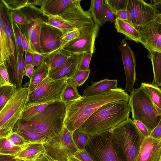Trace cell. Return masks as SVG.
<instances>
[{
    "instance_id": "4dcf8cb0",
    "label": "cell",
    "mask_w": 161,
    "mask_h": 161,
    "mask_svg": "<svg viewBox=\"0 0 161 161\" xmlns=\"http://www.w3.org/2000/svg\"><path fill=\"white\" fill-rule=\"evenodd\" d=\"M23 147L15 145L7 138H0V154L16 157Z\"/></svg>"
},
{
    "instance_id": "7bdbcfd3",
    "label": "cell",
    "mask_w": 161,
    "mask_h": 161,
    "mask_svg": "<svg viewBox=\"0 0 161 161\" xmlns=\"http://www.w3.org/2000/svg\"><path fill=\"white\" fill-rule=\"evenodd\" d=\"M92 54L90 53L83 54L78 68L79 70L86 71L90 70L89 65Z\"/></svg>"
},
{
    "instance_id": "3957f363",
    "label": "cell",
    "mask_w": 161,
    "mask_h": 161,
    "mask_svg": "<svg viewBox=\"0 0 161 161\" xmlns=\"http://www.w3.org/2000/svg\"><path fill=\"white\" fill-rule=\"evenodd\" d=\"M66 105L62 101L51 103L27 121H18L27 124L48 138L58 136L64 125Z\"/></svg>"
},
{
    "instance_id": "d6a6232c",
    "label": "cell",
    "mask_w": 161,
    "mask_h": 161,
    "mask_svg": "<svg viewBox=\"0 0 161 161\" xmlns=\"http://www.w3.org/2000/svg\"><path fill=\"white\" fill-rule=\"evenodd\" d=\"M72 137L75 144L80 150L85 149L90 138L88 134L78 128L72 132Z\"/></svg>"
},
{
    "instance_id": "484cf974",
    "label": "cell",
    "mask_w": 161,
    "mask_h": 161,
    "mask_svg": "<svg viewBox=\"0 0 161 161\" xmlns=\"http://www.w3.org/2000/svg\"><path fill=\"white\" fill-rule=\"evenodd\" d=\"M71 55L60 48L47 55L45 61L51 69L61 65Z\"/></svg>"
},
{
    "instance_id": "5bb4252c",
    "label": "cell",
    "mask_w": 161,
    "mask_h": 161,
    "mask_svg": "<svg viewBox=\"0 0 161 161\" xmlns=\"http://www.w3.org/2000/svg\"><path fill=\"white\" fill-rule=\"evenodd\" d=\"M63 33L58 29L46 22L42 25L40 32L39 45L41 53L47 56L61 48Z\"/></svg>"
},
{
    "instance_id": "f35d334b",
    "label": "cell",
    "mask_w": 161,
    "mask_h": 161,
    "mask_svg": "<svg viewBox=\"0 0 161 161\" xmlns=\"http://www.w3.org/2000/svg\"><path fill=\"white\" fill-rule=\"evenodd\" d=\"M83 28L75 30L64 33L61 38V48L67 43L79 37Z\"/></svg>"
},
{
    "instance_id": "11a10c76",
    "label": "cell",
    "mask_w": 161,
    "mask_h": 161,
    "mask_svg": "<svg viewBox=\"0 0 161 161\" xmlns=\"http://www.w3.org/2000/svg\"><path fill=\"white\" fill-rule=\"evenodd\" d=\"M33 62V55L31 50L25 51V65L32 64Z\"/></svg>"
},
{
    "instance_id": "30bf717a",
    "label": "cell",
    "mask_w": 161,
    "mask_h": 161,
    "mask_svg": "<svg viewBox=\"0 0 161 161\" xmlns=\"http://www.w3.org/2000/svg\"><path fill=\"white\" fill-rule=\"evenodd\" d=\"M46 153L58 161H68L69 156L79 149L72 137V132L64 125L57 136L48 138L43 143Z\"/></svg>"
},
{
    "instance_id": "4316f807",
    "label": "cell",
    "mask_w": 161,
    "mask_h": 161,
    "mask_svg": "<svg viewBox=\"0 0 161 161\" xmlns=\"http://www.w3.org/2000/svg\"><path fill=\"white\" fill-rule=\"evenodd\" d=\"M77 87L72 78H68L62 94L61 101L64 103L66 105L81 97L78 92Z\"/></svg>"
},
{
    "instance_id": "f907efd6",
    "label": "cell",
    "mask_w": 161,
    "mask_h": 161,
    "mask_svg": "<svg viewBox=\"0 0 161 161\" xmlns=\"http://www.w3.org/2000/svg\"><path fill=\"white\" fill-rule=\"evenodd\" d=\"M34 67L32 64L27 65L25 67L24 75L28 77L30 80L31 79L35 72Z\"/></svg>"
},
{
    "instance_id": "680465c9",
    "label": "cell",
    "mask_w": 161,
    "mask_h": 161,
    "mask_svg": "<svg viewBox=\"0 0 161 161\" xmlns=\"http://www.w3.org/2000/svg\"></svg>"
},
{
    "instance_id": "9f6ffc18",
    "label": "cell",
    "mask_w": 161,
    "mask_h": 161,
    "mask_svg": "<svg viewBox=\"0 0 161 161\" xmlns=\"http://www.w3.org/2000/svg\"><path fill=\"white\" fill-rule=\"evenodd\" d=\"M36 161H58L56 160H54L49 156H48L46 153H45L41 157L37 159Z\"/></svg>"
},
{
    "instance_id": "f5cc1de1",
    "label": "cell",
    "mask_w": 161,
    "mask_h": 161,
    "mask_svg": "<svg viewBox=\"0 0 161 161\" xmlns=\"http://www.w3.org/2000/svg\"><path fill=\"white\" fill-rule=\"evenodd\" d=\"M0 161H25L24 160L9 155L0 154Z\"/></svg>"
},
{
    "instance_id": "e0dca14e",
    "label": "cell",
    "mask_w": 161,
    "mask_h": 161,
    "mask_svg": "<svg viewBox=\"0 0 161 161\" xmlns=\"http://www.w3.org/2000/svg\"><path fill=\"white\" fill-rule=\"evenodd\" d=\"M161 139L149 136L143 141L135 161H160Z\"/></svg>"
},
{
    "instance_id": "bcb514c9",
    "label": "cell",
    "mask_w": 161,
    "mask_h": 161,
    "mask_svg": "<svg viewBox=\"0 0 161 161\" xmlns=\"http://www.w3.org/2000/svg\"><path fill=\"white\" fill-rule=\"evenodd\" d=\"M133 121L143 137L146 138L149 136L151 132L143 124L139 121L135 120L133 119Z\"/></svg>"
},
{
    "instance_id": "d590c367",
    "label": "cell",
    "mask_w": 161,
    "mask_h": 161,
    "mask_svg": "<svg viewBox=\"0 0 161 161\" xmlns=\"http://www.w3.org/2000/svg\"><path fill=\"white\" fill-rule=\"evenodd\" d=\"M128 0H105L104 3L115 13L126 9Z\"/></svg>"
},
{
    "instance_id": "ee69618b",
    "label": "cell",
    "mask_w": 161,
    "mask_h": 161,
    "mask_svg": "<svg viewBox=\"0 0 161 161\" xmlns=\"http://www.w3.org/2000/svg\"><path fill=\"white\" fill-rule=\"evenodd\" d=\"M9 14L13 21L18 25H21L24 24L25 21V17L19 10L10 11Z\"/></svg>"
},
{
    "instance_id": "d4e9b609",
    "label": "cell",
    "mask_w": 161,
    "mask_h": 161,
    "mask_svg": "<svg viewBox=\"0 0 161 161\" xmlns=\"http://www.w3.org/2000/svg\"><path fill=\"white\" fill-rule=\"evenodd\" d=\"M148 57L152 64L154 78L152 84L161 86V53L152 50L148 51Z\"/></svg>"
},
{
    "instance_id": "8fae6325",
    "label": "cell",
    "mask_w": 161,
    "mask_h": 161,
    "mask_svg": "<svg viewBox=\"0 0 161 161\" xmlns=\"http://www.w3.org/2000/svg\"><path fill=\"white\" fill-rule=\"evenodd\" d=\"M0 4V19L2 22L8 47L10 54L9 61L5 64L8 73L10 82L17 85L20 82L18 65V53L15 37L9 16L8 18Z\"/></svg>"
},
{
    "instance_id": "ba28073f",
    "label": "cell",
    "mask_w": 161,
    "mask_h": 161,
    "mask_svg": "<svg viewBox=\"0 0 161 161\" xmlns=\"http://www.w3.org/2000/svg\"><path fill=\"white\" fill-rule=\"evenodd\" d=\"M29 91L27 87L17 88L11 98L0 110V128L13 132L25 107Z\"/></svg>"
},
{
    "instance_id": "816d5d0a",
    "label": "cell",
    "mask_w": 161,
    "mask_h": 161,
    "mask_svg": "<svg viewBox=\"0 0 161 161\" xmlns=\"http://www.w3.org/2000/svg\"><path fill=\"white\" fill-rule=\"evenodd\" d=\"M153 2V5L158 12V15L156 19L161 23V0H154L152 1Z\"/></svg>"
},
{
    "instance_id": "b9f144b4",
    "label": "cell",
    "mask_w": 161,
    "mask_h": 161,
    "mask_svg": "<svg viewBox=\"0 0 161 161\" xmlns=\"http://www.w3.org/2000/svg\"><path fill=\"white\" fill-rule=\"evenodd\" d=\"M15 145L24 147L28 143L16 131H13L6 137Z\"/></svg>"
},
{
    "instance_id": "f1b7e54d",
    "label": "cell",
    "mask_w": 161,
    "mask_h": 161,
    "mask_svg": "<svg viewBox=\"0 0 161 161\" xmlns=\"http://www.w3.org/2000/svg\"><path fill=\"white\" fill-rule=\"evenodd\" d=\"M104 0H92L88 9L91 14L95 24L103 26L105 24L103 12V6Z\"/></svg>"
},
{
    "instance_id": "8d00e7d4",
    "label": "cell",
    "mask_w": 161,
    "mask_h": 161,
    "mask_svg": "<svg viewBox=\"0 0 161 161\" xmlns=\"http://www.w3.org/2000/svg\"><path fill=\"white\" fill-rule=\"evenodd\" d=\"M15 38L18 53L23 56L24 51L22 44L20 30L19 25L13 21L10 17L9 13L8 14Z\"/></svg>"
},
{
    "instance_id": "83f0119b",
    "label": "cell",
    "mask_w": 161,
    "mask_h": 161,
    "mask_svg": "<svg viewBox=\"0 0 161 161\" xmlns=\"http://www.w3.org/2000/svg\"><path fill=\"white\" fill-rule=\"evenodd\" d=\"M140 88L147 95L153 103L161 110V89L146 83H142Z\"/></svg>"
},
{
    "instance_id": "836d02e7",
    "label": "cell",
    "mask_w": 161,
    "mask_h": 161,
    "mask_svg": "<svg viewBox=\"0 0 161 161\" xmlns=\"http://www.w3.org/2000/svg\"><path fill=\"white\" fill-rule=\"evenodd\" d=\"M17 89L14 85L0 86V110L14 94Z\"/></svg>"
},
{
    "instance_id": "e575fe53",
    "label": "cell",
    "mask_w": 161,
    "mask_h": 161,
    "mask_svg": "<svg viewBox=\"0 0 161 161\" xmlns=\"http://www.w3.org/2000/svg\"><path fill=\"white\" fill-rule=\"evenodd\" d=\"M52 103L25 107L20 119L22 121H27L32 118L38 113L43 110L47 106Z\"/></svg>"
},
{
    "instance_id": "ffe728a7",
    "label": "cell",
    "mask_w": 161,
    "mask_h": 161,
    "mask_svg": "<svg viewBox=\"0 0 161 161\" xmlns=\"http://www.w3.org/2000/svg\"><path fill=\"white\" fill-rule=\"evenodd\" d=\"M45 153L43 143H28L15 157L25 161H36Z\"/></svg>"
},
{
    "instance_id": "cb8c5ba5",
    "label": "cell",
    "mask_w": 161,
    "mask_h": 161,
    "mask_svg": "<svg viewBox=\"0 0 161 161\" xmlns=\"http://www.w3.org/2000/svg\"><path fill=\"white\" fill-rule=\"evenodd\" d=\"M50 68L45 61L40 66L36 68L33 77L29 82L26 84L29 91L31 93L36 87L48 76Z\"/></svg>"
},
{
    "instance_id": "603a6c76",
    "label": "cell",
    "mask_w": 161,
    "mask_h": 161,
    "mask_svg": "<svg viewBox=\"0 0 161 161\" xmlns=\"http://www.w3.org/2000/svg\"><path fill=\"white\" fill-rule=\"evenodd\" d=\"M114 24L118 33L124 34L130 40L140 42L141 38L140 32L133 25L118 17Z\"/></svg>"
},
{
    "instance_id": "ab89813d",
    "label": "cell",
    "mask_w": 161,
    "mask_h": 161,
    "mask_svg": "<svg viewBox=\"0 0 161 161\" xmlns=\"http://www.w3.org/2000/svg\"><path fill=\"white\" fill-rule=\"evenodd\" d=\"M0 86L14 85L10 82L9 75L5 63L0 64Z\"/></svg>"
},
{
    "instance_id": "6da1fadb",
    "label": "cell",
    "mask_w": 161,
    "mask_h": 161,
    "mask_svg": "<svg viewBox=\"0 0 161 161\" xmlns=\"http://www.w3.org/2000/svg\"><path fill=\"white\" fill-rule=\"evenodd\" d=\"M130 96L121 87L97 94L80 97L66 104L64 125L71 132L79 128L83 122L101 107L120 101L128 102Z\"/></svg>"
},
{
    "instance_id": "7c38bea8",
    "label": "cell",
    "mask_w": 161,
    "mask_h": 161,
    "mask_svg": "<svg viewBox=\"0 0 161 161\" xmlns=\"http://www.w3.org/2000/svg\"><path fill=\"white\" fill-rule=\"evenodd\" d=\"M101 26L94 25L83 28L78 38L65 44L62 48L71 54H81L95 52V41Z\"/></svg>"
},
{
    "instance_id": "2e32d148",
    "label": "cell",
    "mask_w": 161,
    "mask_h": 161,
    "mask_svg": "<svg viewBox=\"0 0 161 161\" xmlns=\"http://www.w3.org/2000/svg\"><path fill=\"white\" fill-rule=\"evenodd\" d=\"M141 38L140 42L148 51L161 53V23L156 19L143 28L139 29Z\"/></svg>"
},
{
    "instance_id": "52a82bcc",
    "label": "cell",
    "mask_w": 161,
    "mask_h": 161,
    "mask_svg": "<svg viewBox=\"0 0 161 161\" xmlns=\"http://www.w3.org/2000/svg\"><path fill=\"white\" fill-rule=\"evenodd\" d=\"M19 10L24 15V24L19 25L20 30L26 36L29 42L30 50L41 53L39 39L42 25L47 22L48 17L39 8L34 5L24 7Z\"/></svg>"
},
{
    "instance_id": "7a4b0ae2",
    "label": "cell",
    "mask_w": 161,
    "mask_h": 161,
    "mask_svg": "<svg viewBox=\"0 0 161 161\" xmlns=\"http://www.w3.org/2000/svg\"><path fill=\"white\" fill-rule=\"evenodd\" d=\"M128 102L120 101L101 107L89 116L78 129L92 136L109 132L129 118Z\"/></svg>"
},
{
    "instance_id": "4fadbf2b",
    "label": "cell",
    "mask_w": 161,
    "mask_h": 161,
    "mask_svg": "<svg viewBox=\"0 0 161 161\" xmlns=\"http://www.w3.org/2000/svg\"><path fill=\"white\" fill-rule=\"evenodd\" d=\"M126 9L130 13L133 25L138 30L154 21L158 15L152 3L142 0H128Z\"/></svg>"
},
{
    "instance_id": "f546056e",
    "label": "cell",
    "mask_w": 161,
    "mask_h": 161,
    "mask_svg": "<svg viewBox=\"0 0 161 161\" xmlns=\"http://www.w3.org/2000/svg\"><path fill=\"white\" fill-rule=\"evenodd\" d=\"M42 0H1V2L8 11L19 10L29 5L40 6Z\"/></svg>"
},
{
    "instance_id": "1f68e13d",
    "label": "cell",
    "mask_w": 161,
    "mask_h": 161,
    "mask_svg": "<svg viewBox=\"0 0 161 161\" xmlns=\"http://www.w3.org/2000/svg\"><path fill=\"white\" fill-rule=\"evenodd\" d=\"M0 64L3 63H5L6 64L9 60L10 54L4 31L3 24L1 19H0Z\"/></svg>"
},
{
    "instance_id": "db71d44e",
    "label": "cell",
    "mask_w": 161,
    "mask_h": 161,
    "mask_svg": "<svg viewBox=\"0 0 161 161\" xmlns=\"http://www.w3.org/2000/svg\"><path fill=\"white\" fill-rule=\"evenodd\" d=\"M20 34L21 36L22 44L24 51L25 52L27 51L30 50L29 43L26 36L20 30Z\"/></svg>"
},
{
    "instance_id": "7402d4cb",
    "label": "cell",
    "mask_w": 161,
    "mask_h": 161,
    "mask_svg": "<svg viewBox=\"0 0 161 161\" xmlns=\"http://www.w3.org/2000/svg\"><path fill=\"white\" fill-rule=\"evenodd\" d=\"M118 80L106 79L95 82L91 81V85L83 91L82 96H92L117 88Z\"/></svg>"
},
{
    "instance_id": "277c9868",
    "label": "cell",
    "mask_w": 161,
    "mask_h": 161,
    "mask_svg": "<svg viewBox=\"0 0 161 161\" xmlns=\"http://www.w3.org/2000/svg\"><path fill=\"white\" fill-rule=\"evenodd\" d=\"M128 103L133 120L142 123L151 132L161 119V110L140 87L130 92Z\"/></svg>"
},
{
    "instance_id": "44dd1931",
    "label": "cell",
    "mask_w": 161,
    "mask_h": 161,
    "mask_svg": "<svg viewBox=\"0 0 161 161\" xmlns=\"http://www.w3.org/2000/svg\"><path fill=\"white\" fill-rule=\"evenodd\" d=\"M76 0H42L40 9L46 16L59 14Z\"/></svg>"
},
{
    "instance_id": "c3c4849f",
    "label": "cell",
    "mask_w": 161,
    "mask_h": 161,
    "mask_svg": "<svg viewBox=\"0 0 161 161\" xmlns=\"http://www.w3.org/2000/svg\"><path fill=\"white\" fill-rule=\"evenodd\" d=\"M117 17L133 25L130 15L127 10H123L115 13Z\"/></svg>"
},
{
    "instance_id": "ac0fdd59",
    "label": "cell",
    "mask_w": 161,
    "mask_h": 161,
    "mask_svg": "<svg viewBox=\"0 0 161 161\" xmlns=\"http://www.w3.org/2000/svg\"><path fill=\"white\" fill-rule=\"evenodd\" d=\"M83 54L71 55L61 65L50 69L48 77L53 80L72 78L78 69Z\"/></svg>"
},
{
    "instance_id": "6f0895ef",
    "label": "cell",
    "mask_w": 161,
    "mask_h": 161,
    "mask_svg": "<svg viewBox=\"0 0 161 161\" xmlns=\"http://www.w3.org/2000/svg\"><path fill=\"white\" fill-rule=\"evenodd\" d=\"M68 161H81L73 155L69 156Z\"/></svg>"
},
{
    "instance_id": "5b68a950",
    "label": "cell",
    "mask_w": 161,
    "mask_h": 161,
    "mask_svg": "<svg viewBox=\"0 0 161 161\" xmlns=\"http://www.w3.org/2000/svg\"><path fill=\"white\" fill-rule=\"evenodd\" d=\"M123 151L127 161H135L143 140L133 120L130 118L109 131Z\"/></svg>"
},
{
    "instance_id": "681fc988",
    "label": "cell",
    "mask_w": 161,
    "mask_h": 161,
    "mask_svg": "<svg viewBox=\"0 0 161 161\" xmlns=\"http://www.w3.org/2000/svg\"><path fill=\"white\" fill-rule=\"evenodd\" d=\"M149 136L156 139H161V119L158 125L151 132Z\"/></svg>"
},
{
    "instance_id": "8992f818",
    "label": "cell",
    "mask_w": 161,
    "mask_h": 161,
    "mask_svg": "<svg viewBox=\"0 0 161 161\" xmlns=\"http://www.w3.org/2000/svg\"><path fill=\"white\" fill-rule=\"evenodd\" d=\"M85 149L95 161H127L109 131L90 136Z\"/></svg>"
},
{
    "instance_id": "7dc6e473",
    "label": "cell",
    "mask_w": 161,
    "mask_h": 161,
    "mask_svg": "<svg viewBox=\"0 0 161 161\" xmlns=\"http://www.w3.org/2000/svg\"><path fill=\"white\" fill-rule=\"evenodd\" d=\"M33 64L36 67L41 65L45 61L47 56L39 53L33 52Z\"/></svg>"
},
{
    "instance_id": "d6986e66",
    "label": "cell",
    "mask_w": 161,
    "mask_h": 161,
    "mask_svg": "<svg viewBox=\"0 0 161 161\" xmlns=\"http://www.w3.org/2000/svg\"><path fill=\"white\" fill-rule=\"evenodd\" d=\"M28 143H43L48 137L31 126L18 121L13 129Z\"/></svg>"
},
{
    "instance_id": "9c48e42d",
    "label": "cell",
    "mask_w": 161,
    "mask_h": 161,
    "mask_svg": "<svg viewBox=\"0 0 161 161\" xmlns=\"http://www.w3.org/2000/svg\"><path fill=\"white\" fill-rule=\"evenodd\" d=\"M68 79L53 80L47 76L29 93L25 107L61 101Z\"/></svg>"
},
{
    "instance_id": "9a60e30c",
    "label": "cell",
    "mask_w": 161,
    "mask_h": 161,
    "mask_svg": "<svg viewBox=\"0 0 161 161\" xmlns=\"http://www.w3.org/2000/svg\"><path fill=\"white\" fill-rule=\"evenodd\" d=\"M120 51L125 73L126 84L125 90L130 92L136 82V59L134 52L125 39L121 41L118 47Z\"/></svg>"
},
{
    "instance_id": "f6af8a7d",
    "label": "cell",
    "mask_w": 161,
    "mask_h": 161,
    "mask_svg": "<svg viewBox=\"0 0 161 161\" xmlns=\"http://www.w3.org/2000/svg\"><path fill=\"white\" fill-rule=\"evenodd\" d=\"M73 155L81 161H95L93 157L85 149L78 150Z\"/></svg>"
},
{
    "instance_id": "74e56055",
    "label": "cell",
    "mask_w": 161,
    "mask_h": 161,
    "mask_svg": "<svg viewBox=\"0 0 161 161\" xmlns=\"http://www.w3.org/2000/svg\"><path fill=\"white\" fill-rule=\"evenodd\" d=\"M90 70H80L78 69L72 78L78 87L83 85L88 78Z\"/></svg>"
},
{
    "instance_id": "60d3db41",
    "label": "cell",
    "mask_w": 161,
    "mask_h": 161,
    "mask_svg": "<svg viewBox=\"0 0 161 161\" xmlns=\"http://www.w3.org/2000/svg\"><path fill=\"white\" fill-rule=\"evenodd\" d=\"M103 16L104 22L109 21L114 23L117 18L115 13L104 2L103 6Z\"/></svg>"
}]
</instances>
